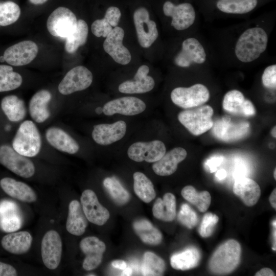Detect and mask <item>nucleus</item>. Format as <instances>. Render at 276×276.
Here are the masks:
<instances>
[{"instance_id": "49", "label": "nucleus", "mask_w": 276, "mask_h": 276, "mask_svg": "<svg viewBox=\"0 0 276 276\" xmlns=\"http://www.w3.org/2000/svg\"><path fill=\"white\" fill-rule=\"evenodd\" d=\"M256 276H273L275 275L273 271L269 268H263L258 271Z\"/></svg>"}, {"instance_id": "4", "label": "nucleus", "mask_w": 276, "mask_h": 276, "mask_svg": "<svg viewBox=\"0 0 276 276\" xmlns=\"http://www.w3.org/2000/svg\"><path fill=\"white\" fill-rule=\"evenodd\" d=\"M188 109L180 112L178 119L191 134L200 135L213 127L214 110L211 106L200 105Z\"/></svg>"}, {"instance_id": "45", "label": "nucleus", "mask_w": 276, "mask_h": 276, "mask_svg": "<svg viewBox=\"0 0 276 276\" xmlns=\"http://www.w3.org/2000/svg\"><path fill=\"white\" fill-rule=\"evenodd\" d=\"M262 81L263 85L268 88L276 87V65L267 66L263 73Z\"/></svg>"}, {"instance_id": "37", "label": "nucleus", "mask_w": 276, "mask_h": 276, "mask_svg": "<svg viewBox=\"0 0 276 276\" xmlns=\"http://www.w3.org/2000/svg\"><path fill=\"white\" fill-rule=\"evenodd\" d=\"M88 33V28L86 22L83 19L78 20L75 31L65 39V51L70 54L76 52L80 46L85 43Z\"/></svg>"}, {"instance_id": "56", "label": "nucleus", "mask_w": 276, "mask_h": 276, "mask_svg": "<svg viewBox=\"0 0 276 276\" xmlns=\"http://www.w3.org/2000/svg\"><path fill=\"white\" fill-rule=\"evenodd\" d=\"M96 112L98 114H100L103 112V109L101 107H98L96 109Z\"/></svg>"}, {"instance_id": "47", "label": "nucleus", "mask_w": 276, "mask_h": 276, "mask_svg": "<svg viewBox=\"0 0 276 276\" xmlns=\"http://www.w3.org/2000/svg\"><path fill=\"white\" fill-rule=\"evenodd\" d=\"M222 161L223 157L221 156L213 157L205 162L204 164L205 168L206 170L211 173L215 172Z\"/></svg>"}, {"instance_id": "32", "label": "nucleus", "mask_w": 276, "mask_h": 276, "mask_svg": "<svg viewBox=\"0 0 276 276\" xmlns=\"http://www.w3.org/2000/svg\"><path fill=\"white\" fill-rule=\"evenodd\" d=\"M152 213L154 217L166 222L172 221L176 216V199L171 193H166L163 198H158L154 203Z\"/></svg>"}, {"instance_id": "7", "label": "nucleus", "mask_w": 276, "mask_h": 276, "mask_svg": "<svg viewBox=\"0 0 276 276\" xmlns=\"http://www.w3.org/2000/svg\"><path fill=\"white\" fill-rule=\"evenodd\" d=\"M172 101L176 105L185 109L202 105L210 99L208 88L201 84H195L189 87H179L171 93Z\"/></svg>"}, {"instance_id": "44", "label": "nucleus", "mask_w": 276, "mask_h": 276, "mask_svg": "<svg viewBox=\"0 0 276 276\" xmlns=\"http://www.w3.org/2000/svg\"><path fill=\"white\" fill-rule=\"evenodd\" d=\"M112 27L103 18L94 21L91 26V30L97 37H106L111 32Z\"/></svg>"}, {"instance_id": "48", "label": "nucleus", "mask_w": 276, "mask_h": 276, "mask_svg": "<svg viewBox=\"0 0 276 276\" xmlns=\"http://www.w3.org/2000/svg\"><path fill=\"white\" fill-rule=\"evenodd\" d=\"M16 270L11 265L0 262V276H16Z\"/></svg>"}, {"instance_id": "36", "label": "nucleus", "mask_w": 276, "mask_h": 276, "mask_svg": "<svg viewBox=\"0 0 276 276\" xmlns=\"http://www.w3.org/2000/svg\"><path fill=\"white\" fill-rule=\"evenodd\" d=\"M165 269V261L156 254L150 251L144 254L141 267L143 275H163Z\"/></svg>"}, {"instance_id": "39", "label": "nucleus", "mask_w": 276, "mask_h": 276, "mask_svg": "<svg viewBox=\"0 0 276 276\" xmlns=\"http://www.w3.org/2000/svg\"><path fill=\"white\" fill-rule=\"evenodd\" d=\"M257 4V0H220L217 7L225 13L244 14L253 10Z\"/></svg>"}, {"instance_id": "19", "label": "nucleus", "mask_w": 276, "mask_h": 276, "mask_svg": "<svg viewBox=\"0 0 276 276\" xmlns=\"http://www.w3.org/2000/svg\"><path fill=\"white\" fill-rule=\"evenodd\" d=\"M206 59V54L203 46L194 38L185 40L181 51L175 58V63L181 67H188L192 63L201 64Z\"/></svg>"}, {"instance_id": "13", "label": "nucleus", "mask_w": 276, "mask_h": 276, "mask_svg": "<svg viewBox=\"0 0 276 276\" xmlns=\"http://www.w3.org/2000/svg\"><path fill=\"white\" fill-rule=\"evenodd\" d=\"M81 204L88 221L98 225H103L110 217L107 209L100 203L95 193L90 189L84 190L80 197Z\"/></svg>"}, {"instance_id": "40", "label": "nucleus", "mask_w": 276, "mask_h": 276, "mask_svg": "<svg viewBox=\"0 0 276 276\" xmlns=\"http://www.w3.org/2000/svg\"><path fill=\"white\" fill-rule=\"evenodd\" d=\"M103 183L115 203L119 205H124L129 201L130 198L129 193L116 177H106L104 179Z\"/></svg>"}, {"instance_id": "15", "label": "nucleus", "mask_w": 276, "mask_h": 276, "mask_svg": "<svg viewBox=\"0 0 276 276\" xmlns=\"http://www.w3.org/2000/svg\"><path fill=\"white\" fill-rule=\"evenodd\" d=\"M165 15L172 17L171 26L177 30L187 29L193 25L195 19V12L192 5L182 3L174 5L169 1L163 6Z\"/></svg>"}, {"instance_id": "31", "label": "nucleus", "mask_w": 276, "mask_h": 276, "mask_svg": "<svg viewBox=\"0 0 276 276\" xmlns=\"http://www.w3.org/2000/svg\"><path fill=\"white\" fill-rule=\"evenodd\" d=\"M1 108L8 119L12 122L23 120L27 112L24 101L14 95L4 97L1 103Z\"/></svg>"}, {"instance_id": "17", "label": "nucleus", "mask_w": 276, "mask_h": 276, "mask_svg": "<svg viewBox=\"0 0 276 276\" xmlns=\"http://www.w3.org/2000/svg\"><path fill=\"white\" fill-rule=\"evenodd\" d=\"M80 248L85 255L82 266L86 270L97 268L101 263L106 250L105 243L94 236L86 237L80 242Z\"/></svg>"}, {"instance_id": "38", "label": "nucleus", "mask_w": 276, "mask_h": 276, "mask_svg": "<svg viewBox=\"0 0 276 276\" xmlns=\"http://www.w3.org/2000/svg\"><path fill=\"white\" fill-rule=\"evenodd\" d=\"M22 82L21 76L14 71L11 65L0 64V93L14 90Z\"/></svg>"}, {"instance_id": "5", "label": "nucleus", "mask_w": 276, "mask_h": 276, "mask_svg": "<svg viewBox=\"0 0 276 276\" xmlns=\"http://www.w3.org/2000/svg\"><path fill=\"white\" fill-rule=\"evenodd\" d=\"M0 164L15 174L26 178L32 177L35 172L33 163L8 144L0 146Z\"/></svg>"}, {"instance_id": "27", "label": "nucleus", "mask_w": 276, "mask_h": 276, "mask_svg": "<svg viewBox=\"0 0 276 276\" xmlns=\"http://www.w3.org/2000/svg\"><path fill=\"white\" fill-rule=\"evenodd\" d=\"M51 98V93L47 89H41L32 97L29 103V111L35 122L43 123L49 118L50 112L48 105Z\"/></svg>"}, {"instance_id": "51", "label": "nucleus", "mask_w": 276, "mask_h": 276, "mask_svg": "<svg viewBox=\"0 0 276 276\" xmlns=\"http://www.w3.org/2000/svg\"><path fill=\"white\" fill-rule=\"evenodd\" d=\"M226 172L223 169L218 170L215 174V176L218 180H222L226 177Z\"/></svg>"}, {"instance_id": "21", "label": "nucleus", "mask_w": 276, "mask_h": 276, "mask_svg": "<svg viewBox=\"0 0 276 276\" xmlns=\"http://www.w3.org/2000/svg\"><path fill=\"white\" fill-rule=\"evenodd\" d=\"M147 65L141 66L135 73L133 80H127L120 84L119 91L125 94H142L151 90L154 87L153 78L148 74Z\"/></svg>"}, {"instance_id": "58", "label": "nucleus", "mask_w": 276, "mask_h": 276, "mask_svg": "<svg viewBox=\"0 0 276 276\" xmlns=\"http://www.w3.org/2000/svg\"><path fill=\"white\" fill-rule=\"evenodd\" d=\"M88 275H96L95 274H88Z\"/></svg>"}, {"instance_id": "11", "label": "nucleus", "mask_w": 276, "mask_h": 276, "mask_svg": "<svg viewBox=\"0 0 276 276\" xmlns=\"http://www.w3.org/2000/svg\"><path fill=\"white\" fill-rule=\"evenodd\" d=\"M62 243L59 234L54 230L48 231L41 244V254L44 265L54 270L59 266L62 255Z\"/></svg>"}, {"instance_id": "52", "label": "nucleus", "mask_w": 276, "mask_h": 276, "mask_svg": "<svg viewBox=\"0 0 276 276\" xmlns=\"http://www.w3.org/2000/svg\"><path fill=\"white\" fill-rule=\"evenodd\" d=\"M269 202L271 206L275 209L276 208V189H274L271 192L269 197Z\"/></svg>"}, {"instance_id": "53", "label": "nucleus", "mask_w": 276, "mask_h": 276, "mask_svg": "<svg viewBox=\"0 0 276 276\" xmlns=\"http://www.w3.org/2000/svg\"><path fill=\"white\" fill-rule=\"evenodd\" d=\"M132 268L129 267H126L121 273V275L129 276L132 274Z\"/></svg>"}, {"instance_id": "23", "label": "nucleus", "mask_w": 276, "mask_h": 276, "mask_svg": "<svg viewBox=\"0 0 276 276\" xmlns=\"http://www.w3.org/2000/svg\"><path fill=\"white\" fill-rule=\"evenodd\" d=\"M48 142L57 150L68 154L76 153L79 149L78 143L63 129L51 127L45 131Z\"/></svg>"}, {"instance_id": "25", "label": "nucleus", "mask_w": 276, "mask_h": 276, "mask_svg": "<svg viewBox=\"0 0 276 276\" xmlns=\"http://www.w3.org/2000/svg\"><path fill=\"white\" fill-rule=\"evenodd\" d=\"M233 191L248 206L256 204L261 195L259 185L248 177H243L236 179L233 185Z\"/></svg>"}, {"instance_id": "16", "label": "nucleus", "mask_w": 276, "mask_h": 276, "mask_svg": "<svg viewBox=\"0 0 276 276\" xmlns=\"http://www.w3.org/2000/svg\"><path fill=\"white\" fill-rule=\"evenodd\" d=\"M146 108L143 101L134 97H124L107 102L104 105L103 112L106 116L116 113L134 116L143 112Z\"/></svg>"}, {"instance_id": "30", "label": "nucleus", "mask_w": 276, "mask_h": 276, "mask_svg": "<svg viewBox=\"0 0 276 276\" xmlns=\"http://www.w3.org/2000/svg\"><path fill=\"white\" fill-rule=\"evenodd\" d=\"M0 216L1 227L5 232H14L20 228L22 221L14 203L9 201L2 202L0 204Z\"/></svg>"}, {"instance_id": "10", "label": "nucleus", "mask_w": 276, "mask_h": 276, "mask_svg": "<svg viewBox=\"0 0 276 276\" xmlns=\"http://www.w3.org/2000/svg\"><path fill=\"white\" fill-rule=\"evenodd\" d=\"M166 151L164 143L159 140H154L132 144L128 149L127 155L131 159L136 162L154 163L162 158Z\"/></svg>"}, {"instance_id": "29", "label": "nucleus", "mask_w": 276, "mask_h": 276, "mask_svg": "<svg viewBox=\"0 0 276 276\" xmlns=\"http://www.w3.org/2000/svg\"><path fill=\"white\" fill-rule=\"evenodd\" d=\"M201 259L198 249L191 246L181 252L173 254L170 258V264L176 270H186L196 267Z\"/></svg>"}, {"instance_id": "26", "label": "nucleus", "mask_w": 276, "mask_h": 276, "mask_svg": "<svg viewBox=\"0 0 276 276\" xmlns=\"http://www.w3.org/2000/svg\"><path fill=\"white\" fill-rule=\"evenodd\" d=\"M32 242V237L27 231L12 232L2 239L1 244L3 248L14 255L24 254L30 249Z\"/></svg>"}, {"instance_id": "6", "label": "nucleus", "mask_w": 276, "mask_h": 276, "mask_svg": "<svg viewBox=\"0 0 276 276\" xmlns=\"http://www.w3.org/2000/svg\"><path fill=\"white\" fill-rule=\"evenodd\" d=\"M77 24L76 16L70 9L59 7L49 16L47 27L52 36L66 39L75 31Z\"/></svg>"}, {"instance_id": "57", "label": "nucleus", "mask_w": 276, "mask_h": 276, "mask_svg": "<svg viewBox=\"0 0 276 276\" xmlns=\"http://www.w3.org/2000/svg\"><path fill=\"white\" fill-rule=\"evenodd\" d=\"M275 173H276V169L274 168V171H273V177H274V178L275 179H276V174H275Z\"/></svg>"}, {"instance_id": "24", "label": "nucleus", "mask_w": 276, "mask_h": 276, "mask_svg": "<svg viewBox=\"0 0 276 276\" xmlns=\"http://www.w3.org/2000/svg\"><path fill=\"white\" fill-rule=\"evenodd\" d=\"M0 186L7 195L20 201L32 203L37 199L34 191L22 181L10 177H4L0 180Z\"/></svg>"}, {"instance_id": "9", "label": "nucleus", "mask_w": 276, "mask_h": 276, "mask_svg": "<svg viewBox=\"0 0 276 276\" xmlns=\"http://www.w3.org/2000/svg\"><path fill=\"white\" fill-rule=\"evenodd\" d=\"M133 21L140 44L144 48L150 47L158 33L155 22L150 19L148 10L144 7L136 9L133 14Z\"/></svg>"}, {"instance_id": "33", "label": "nucleus", "mask_w": 276, "mask_h": 276, "mask_svg": "<svg viewBox=\"0 0 276 276\" xmlns=\"http://www.w3.org/2000/svg\"><path fill=\"white\" fill-rule=\"evenodd\" d=\"M133 229L141 240L152 245L159 244L163 239L161 232L148 220L140 219L133 223Z\"/></svg>"}, {"instance_id": "42", "label": "nucleus", "mask_w": 276, "mask_h": 276, "mask_svg": "<svg viewBox=\"0 0 276 276\" xmlns=\"http://www.w3.org/2000/svg\"><path fill=\"white\" fill-rule=\"evenodd\" d=\"M179 221L189 228L194 227L198 223L196 213L187 204H182L178 214Z\"/></svg>"}, {"instance_id": "34", "label": "nucleus", "mask_w": 276, "mask_h": 276, "mask_svg": "<svg viewBox=\"0 0 276 276\" xmlns=\"http://www.w3.org/2000/svg\"><path fill=\"white\" fill-rule=\"evenodd\" d=\"M133 190L143 201L149 203L154 199L156 193L151 181L144 173L136 172L133 174Z\"/></svg>"}, {"instance_id": "35", "label": "nucleus", "mask_w": 276, "mask_h": 276, "mask_svg": "<svg viewBox=\"0 0 276 276\" xmlns=\"http://www.w3.org/2000/svg\"><path fill=\"white\" fill-rule=\"evenodd\" d=\"M183 198L197 207L201 212L206 211L211 202V196L207 191L198 192L194 187L187 186L181 190Z\"/></svg>"}, {"instance_id": "46", "label": "nucleus", "mask_w": 276, "mask_h": 276, "mask_svg": "<svg viewBox=\"0 0 276 276\" xmlns=\"http://www.w3.org/2000/svg\"><path fill=\"white\" fill-rule=\"evenodd\" d=\"M121 13L120 9L114 6L109 7L105 13L104 18L112 27L118 26Z\"/></svg>"}, {"instance_id": "14", "label": "nucleus", "mask_w": 276, "mask_h": 276, "mask_svg": "<svg viewBox=\"0 0 276 276\" xmlns=\"http://www.w3.org/2000/svg\"><path fill=\"white\" fill-rule=\"evenodd\" d=\"M124 36V31L122 28L114 27L106 37L103 48L117 63L126 65L131 61V56L129 51L123 44Z\"/></svg>"}, {"instance_id": "50", "label": "nucleus", "mask_w": 276, "mask_h": 276, "mask_svg": "<svg viewBox=\"0 0 276 276\" xmlns=\"http://www.w3.org/2000/svg\"><path fill=\"white\" fill-rule=\"evenodd\" d=\"M111 265L113 267L120 270H123L126 267H127V264L126 262L122 260H117L113 261L111 262Z\"/></svg>"}, {"instance_id": "1", "label": "nucleus", "mask_w": 276, "mask_h": 276, "mask_svg": "<svg viewBox=\"0 0 276 276\" xmlns=\"http://www.w3.org/2000/svg\"><path fill=\"white\" fill-rule=\"evenodd\" d=\"M268 37L262 28L255 27L245 31L239 37L235 47V54L243 62L257 59L266 49Z\"/></svg>"}, {"instance_id": "41", "label": "nucleus", "mask_w": 276, "mask_h": 276, "mask_svg": "<svg viewBox=\"0 0 276 276\" xmlns=\"http://www.w3.org/2000/svg\"><path fill=\"white\" fill-rule=\"evenodd\" d=\"M19 6L11 1L0 3V26H7L15 22L20 15Z\"/></svg>"}, {"instance_id": "12", "label": "nucleus", "mask_w": 276, "mask_h": 276, "mask_svg": "<svg viewBox=\"0 0 276 276\" xmlns=\"http://www.w3.org/2000/svg\"><path fill=\"white\" fill-rule=\"evenodd\" d=\"M38 52L37 44L31 40H24L8 48L3 58L9 65L19 66L27 65L36 57Z\"/></svg>"}, {"instance_id": "22", "label": "nucleus", "mask_w": 276, "mask_h": 276, "mask_svg": "<svg viewBox=\"0 0 276 276\" xmlns=\"http://www.w3.org/2000/svg\"><path fill=\"white\" fill-rule=\"evenodd\" d=\"M187 155L186 150L181 147H176L168 151L159 160L154 163L152 169L159 176H169L177 170L178 164Z\"/></svg>"}, {"instance_id": "18", "label": "nucleus", "mask_w": 276, "mask_h": 276, "mask_svg": "<svg viewBox=\"0 0 276 276\" xmlns=\"http://www.w3.org/2000/svg\"><path fill=\"white\" fill-rule=\"evenodd\" d=\"M126 129V123L122 120L112 124H101L94 126L91 135L96 143L108 145L122 139Z\"/></svg>"}, {"instance_id": "3", "label": "nucleus", "mask_w": 276, "mask_h": 276, "mask_svg": "<svg viewBox=\"0 0 276 276\" xmlns=\"http://www.w3.org/2000/svg\"><path fill=\"white\" fill-rule=\"evenodd\" d=\"M41 144L38 128L33 121L26 120L19 126L13 139L12 147L18 153L32 157L39 153Z\"/></svg>"}, {"instance_id": "43", "label": "nucleus", "mask_w": 276, "mask_h": 276, "mask_svg": "<svg viewBox=\"0 0 276 276\" xmlns=\"http://www.w3.org/2000/svg\"><path fill=\"white\" fill-rule=\"evenodd\" d=\"M218 217L214 214L209 212L206 213L199 226L198 232L203 238H207L212 235L218 221Z\"/></svg>"}, {"instance_id": "8", "label": "nucleus", "mask_w": 276, "mask_h": 276, "mask_svg": "<svg viewBox=\"0 0 276 276\" xmlns=\"http://www.w3.org/2000/svg\"><path fill=\"white\" fill-rule=\"evenodd\" d=\"M91 72L84 66H77L70 70L59 83L58 87L60 94L68 95L84 90L92 83Z\"/></svg>"}, {"instance_id": "20", "label": "nucleus", "mask_w": 276, "mask_h": 276, "mask_svg": "<svg viewBox=\"0 0 276 276\" xmlns=\"http://www.w3.org/2000/svg\"><path fill=\"white\" fill-rule=\"evenodd\" d=\"M222 106L226 111L235 115L250 117L256 113L252 103L245 99L243 94L236 89L226 93L223 100Z\"/></svg>"}, {"instance_id": "55", "label": "nucleus", "mask_w": 276, "mask_h": 276, "mask_svg": "<svg viewBox=\"0 0 276 276\" xmlns=\"http://www.w3.org/2000/svg\"><path fill=\"white\" fill-rule=\"evenodd\" d=\"M271 134L274 137H276V127L274 126L271 131Z\"/></svg>"}, {"instance_id": "28", "label": "nucleus", "mask_w": 276, "mask_h": 276, "mask_svg": "<svg viewBox=\"0 0 276 276\" xmlns=\"http://www.w3.org/2000/svg\"><path fill=\"white\" fill-rule=\"evenodd\" d=\"M88 220L83 211L81 204L73 200L68 205L66 228L68 233L75 236H81L85 231Z\"/></svg>"}, {"instance_id": "54", "label": "nucleus", "mask_w": 276, "mask_h": 276, "mask_svg": "<svg viewBox=\"0 0 276 276\" xmlns=\"http://www.w3.org/2000/svg\"><path fill=\"white\" fill-rule=\"evenodd\" d=\"M29 2L34 5H40L45 3L48 0H29Z\"/></svg>"}, {"instance_id": "2", "label": "nucleus", "mask_w": 276, "mask_h": 276, "mask_svg": "<svg viewBox=\"0 0 276 276\" xmlns=\"http://www.w3.org/2000/svg\"><path fill=\"white\" fill-rule=\"evenodd\" d=\"M241 254V246L237 241L229 239L224 242L212 254L209 262L210 270L217 274L232 272L238 265Z\"/></svg>"}]
</instances>
